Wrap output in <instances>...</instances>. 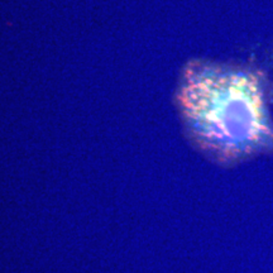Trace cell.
I'll list each match as a JSON object with an SVG mask.
<instances>
[{"label":"cell","instance_id":"obj_1","mask_svg":"<svg viewBox=\"0 0 273 273\" xmlns=\"http://www.w3.org/2000/svg\"><path fill=\"white\" fill-rule=\"evenodd\" d=\"M270 85L262 71L192 60L184 66L175 104L187 139L220 166L273 153Z\"/></svg>","mask_w":273,"mask_h":273}]
</instances>
